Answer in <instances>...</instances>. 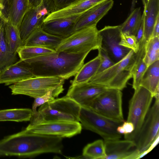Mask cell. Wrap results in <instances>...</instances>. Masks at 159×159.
Returning a JSON list of instances; mask_svg holds the SVG:
<instances>
[{
  "label": "cell",
  "instance_id": "31",
  "mask_svg": "<svg viewBox=\"0 0 159 159\" xmlns=\"http://www.w3.org/2000/svg\"><path fill=\"white\" fill-rule=\"evenodd\" d=\"M82 156L85 158L104 159L106 156L104 141L98 139L88 144L83 149Z\"/></svg>",
  "mask_w": 159,
  "mask_h": 159
},
{
  "label": "cell",
  "instance_id": "23",
  "mask_svg": "<svg viewBox=\"0 0 159 159\" xmlns=\"http://www.w3.org/2000/svg\"><path fill=\"white\" fill-rule=\"evenodd\" d=\"M139 86L149 91L154 97L156 91L159 88V60L147 67L142 77Z\"/></svg>",
  "mask_w": 159,
  "mask_h": 159
},
{
  "label": "cell",
  "instance_id": "37",
  "mask_svg": "<svg viewBox=\"0 0 159 159\" xmlns=\"http://www.w3.org/2000/svg\"><path fill=\"white\" fill-rule=\"evenodd\" d=\"M55 11L58 10L69 6L77 0H52Z\"/></svg>",
  "mask_w": 159,
  "mask_h": 159
},
{
  "label": "cell",
  "instance_id": "10",
  "mask_svg": "<svg viewBox=\"0 0 159 159\" xmlns=\"http://www.w3.org/2000/svg\"><path fill=\"white\" fill-rule=\"evenodd\" d=\"M159 98H155L150 108L143 123L133 141L140 155L154 141L159 132Z\"/></svg>",
  "mask_w": 159,
  "mask_h": 159
},
{
  "label": "cell",
  "instance_id": "24",
  "mask_svg": "<svg viewBox=\"0 0 159 159\" xmlns=\"http://www.w3.org/2000/svg\"><path fill=\"white\" fill-rule=\"evenodd\" d=\"M101 62V57L99 53L98 56L83 65L75 75L74 79L70 81L71 85L89 82L96 73Z\"/></svg>",
  "mask_w": 159,
  "mask_h": 159
},
{
  "label": "cell",
  "instance_id": "14",
  "mask_svg": "<svg viewBox=\"0 0 159 159\" xmlns=\"http://www.w3.org/2000/svg\"><path fill=\"white\" fill-rule=\"evenodd\" d=\"M106 157L104 159H137L140 155L133 140H105Z\"/></svg>",
  "mask_w": 159,
  "mask_h": 159
},
{
  "label": "cell",
  "instance_id": "17",
  "mask_svg": "<svg viewBox=\"0 0 159 159\" xmlns=\"http://www.w3.org/2000/svg\"><path fill=\"white\" fill-rule=\"evenodd\" d=\"M22 63L20 60L0 70V84L8 86L35 77L30 67Z\"/></svg>",
  "mask_w": 159,
  "mask_h": 159
},
{
  "label": "cell",
  "instance_id": "21",
  "mask_svg": "<svg viewBox=\"0 0 159 159\" xmlns=\"http://www.w3.org/2000/svg\"><path fill=\"white\" fill-rule=\"evenodd\" d=\"M142 16L144 21L143 39L147 43L151 38L155 23L159 16V0H148L144 6Z\"/></svg>",
  "mask_w": 159,
  "mask_h": 159
},
{
  "label": "cell",
  "instance_id": "41",
  "mask_svg": "<svg viewBox=\"0 0 159 159\" xmlns=\"http://www.w3.org/2000/svg\"><path fill=\"white\" fill-rule=\"evenodd\" d=\"M156 37H159V16H158L155 23L151 38Z\"/></svg>",
  "mask_w": 159,
  "mask_h": 159
},
{
  "label": "cell",
  "instance_id": "39",
  "mask_svg": "<svg viewBox=\"0 0 159 159\" xmlns=\"http://www.w3.org/2000/svg\"><path fill=\"white\" fill-rule=\"evenodd\" d=\"M144 33V21L142 16V20L140 27L135 36L137 42L139 44L141 42L143 38Z\"/></svg>",
  "mask_w": 159,
  "mask_h": 159
},
{
  "label": "cell",
  "instance_id": "45",
  "mask_svg": "<svg viewBox=\"0 0 159 159\" xmlns=\"http://www.w3.org/2000/svg\"><path fill=\"white\" fill-rule=\"evenodd\" d=\"M148 0H141L144 6L147 3Z\"/></svg>",
  "mask_w": 159,
  "mask_h": 159
},
{
  "label": "cell",
  "instance_id": "44",
  "mask_svg": "<svg viewBox=\"0 0 159 159\" xmlns=\"http://www.w3.org/2000/svg\"><path fill=\"white\" fill-rule=\"evenodd\" d=\"M136 3V0H132L130 9V12L132 11L134 9Z\"/></svg>",
  "mask_w": 159,
  "mask_h": 159
},
{
  "label": "cell",
  "instance_id": "27",
  "mask_svg": "<svg viewBox=\"0 0 159 159\" xmlns=\"http://www.w3.org/2000/svg\"><path fill=\"white\" fill-rule=\"evenodd\" d=\"M4 37L11 51L17 54L18 48L24 45L20 37L19 29L9 21L6 22L4 25Z\"/></svg>",
  "mask_w": 159,
  "mask_h": 159
},
{
  "label": "cell",
  "instance_id": "30",
  "mask_svg": "<svg viewBox=\"0 0 159 159\" xmlns=\"http://www.w3.org/2000/svg\"><path fill=\"white\" fill-rule=\"evenodd\" d=\"M56 52L55 50L44 48L23 45L18 48L17 53L20 60L24 62L27 60Z\"/></svg>",
  "mask_w": 159,
  "mask_h": 159
},
{
  "label": "cell",
  "instance_id": "4",
  "mask_svg": "<svg viewBox=\"0 0 159 159\" xmlns=\"http://www.w3.org/2000/svg\"><path fill=\"white\" fill-rule=\"evenodd\" d=\"M137 52L131 50L122 59L103 71L95 74L89 81L107 89L122 90L132 78Z\"/></svg>",
  "mask_w": 159,
  "mask_h": 159
},
{
  "label": "cell",
  "instance_id": "25",
  "mask_svg": "<svg viewBox=\"0 0 159 159\" xmlns=\"http://www.w3.org/2000/svg\"><path fill=\"white\" fill-rule=\"evenodd\" d=\"M146 43L143 40L139 45V49L137 52V57L132 72V88L134 90L139 86L142 77L148 67L143 60Z\"/></svg>",
  "mask_w": 159,
  "mask_h": 159
},
{
  "label": "cell",
  "instance_id": "15",
  "mask_svg": "<svg viewBox=\"0 0 159 159\" xmlns=\"http://www.w3.org/2000/svg\"><path fill=\"white\" fill-rule=\"evenodd\" d=\"M107 89L101 85L88 82L71 85L66 96L80 106L88 107L93 101Z\"/></svg>",
  "mask_w": 159,
  "mask_h": 159
},
{
  "label": "cell",
  "instance_id": "7",
  "mask_svg": "<svg viewBox=\"0 0 159 159\" xmlns=\"http://www.w3.org/2000/svg\"><path fill=\"white\" fill-rule=\"evenodd\" d=\"M151 93L139 86L134 90L129 102L127 121L131 122L134 129L131 133L124 135L125 139L134 140L143 123L153 98Z\"/></svg>",
  "mask_w": 159,
  "mask_h": 159
},
{
  "label": "cell",
  "instance_id": "12",
  "mask_svg": "<svg viewBox=\"0 0 159 159\" xmlns=\"http://www.w3.org/2000/svg\"><path fill=\"white\" fill-rule=\"evenodd\" d=\"M38 134L63 138H70L81 133L82 126L79 122L48 121L33 125L25 128Z\"/></svg>",
  "mask_w": 159,
  "mask_h": 159
},
{
  "label": "cell",
  "instance_id": "42",
  "mask_svg": "<svg viewBox=\"0 0 159 159\" xmlns=\"http://www.w3.org/2000/svg\"><path fill=\"white\" fill-rule=\"evenodd\" d=\"M43 0H29L30 8L36 7L39 5Z\"/></svg>",
  "mask_w": 159,
  "mask_h": 159
},
{
  "label": "cell",
  "instance_id": "20",
  "mask_svg": "<svg viewBox=\"0 0 159 159\" xmlns=\"http://www.w3.org/2000/svg\"><path fill=\"white\" fill-rule=\"evenodd\" d=\"M63 39L45 32L40 28L34 30L30 35L24 42V45L55 50Z\"/></svg>",
  "mask_w": 159,
  "mask_h": 159
},
{
  "label": "cell",
  "instance_id": "38",
  "mask_svg": "<svg viewBox=\"0 0 159 159\" xmlns=\"http://www.w3.org/2000/svg\"><path fill=\"white\" fill-rule=\"evenodd\" d=\"M159 140V134L157 135L154 141L150 145L148 148L143 152L137 158L139 159L144 157L149 152H151L158 144Z\"/></svg>",
  "mask_w": 159,
  "mask_h": 159
},
{
  "label": "cell",
  "instance_id": "28",
  "mask_svg": "<svg viewBox=\"0 0 159 159\" xmlns=\"http://www.w3.org/2000/svg\"><path fill=\"white\" fill-rule=\"evenodd\" d=\"M32 113L30 108H14L0 110V121L17 122L30 120Z\"/></svg>",
  "mask_w": 159,
  "mask_h": 159
},
{
  "label": "cell",
  "instance_id": "29",
  "mask_svg": "<svg viewBox=\"0 0 159 159\" xmlns=\"http://www.w3.org/2000/svg\"><path fill=\"white\" fill-rule=\"evenodd\" d=\"M16 54L11 51L6 43L4 26L0 33V70L16 62Z\"/></svg>",
  "mask_w": 159,
  "mask_h": 159
},
{
  "label": "cell",
  "instance_id": "16",
  "mask_svg": "<svg viewBox=\"0 0 159 159\" xmlns=\"http://www.w3.org/2000/svg\"><path fill=\"white\" fill-rule=\"evenodd\" d=\"M113 4V0H107L92 7L81 14L75 25L73 33L86 27L96 26L112 8Z\"/></svg>",
  "mask_w": 159,
  "mask_h": 159
},
{
  "label": "cell",
  "instance_id": "3",
  "mask_svg": "<svg viewBox=\"0 0 159 159\" xmlns=\"http://www.w3.org/2000/svg\"><path fill=\"white\" fill-rule=\"evenodd\" d=\"M81 106L66 96L41 105L37 113H32L30 125L48 121L80 122Z\"/></svg>",
  "mask_w": 159,
  "mask_h": 159
},
{
  "label": "cell",
  "instance_id": "34",
  "mask_svg": "<svg viewBox=\"0 0 159 159\" xmlns=\"http://www.w3.org/2000/svg\"><path fill=\"white\" fill-rule=\"evenodd\" d=\"M119 44L122 46L132 50L136 53L139 49V45L135 36L126 34L121 32Z\"/></svg>",
  "mask_w": 159,
  "mask_h": 159
},
{
  "label": "cell",
  "instance_id": "11",
  "mask_svg": "<svg viewBox=\"0 0 159 159\" xmlns=\"http://www.w3.org/2000/svg\"><path fill=\"white\" fill-rule=\"evenodd\" d=\"M55 11L52 0H43L38 6L30 9L24 16L19 29L24 44L34 30L41 28L46 17Z\"/></svg>",
  "mask_w": 159,
  "mask_h": 159
},
{
  "label": "cell",
  "instance_id": "35",
  "mask_svg": "<svg viewBox=\"0 0 159 159\" xmlns=\"http://www.w3.org/2000/svg\"><path fill=\"white\" fill-rule=\"evenodd\" d=\"M98 50V53L99 54L101 57V62L96 74L103 71L115 64L103 50L100 48H99Z\"/></svg>",
  "mask_w": 159,
  "mask_h": 159
},
{
  "label": "cell",
  "instance_id": "36",
  "mask_svg": "<svg viewBox=\"0 0 159 159\" xmlns=\"http://www.w3.org/2000/svg\"><path fill=\"white\" fill-rule=\"evenodd\" d=\"M9 0H0V17L5 22L8 21V6Z\"/></svg>",
  "mask_w": 159,
  "mask_h": 159
},
{
  "label": "cell",
  "instance_id": "8",
  "mask_svg": "<svg viewBox=\"0 0 159 159\" xmlns=\"http://www.w3.org/2000/svg\"><path fill=\"white\" fill-rule=\"evenodd\" d=\"M65 80L57 77H34L12 84L9 88L12 95H24L35 98L63 86Z\"/></svg>",
  "mask_w": 159,
  "mask_h": 159
},
{
  "label": "cell",
  "instance_id": "32",
  "mask_svg": "<svg viewBox=\"0 0 159 159\" xmlns=\"http://www.w3.org/2000/svg\"><path fill=\"white\" fill-rule=\"evenodd\" d=\"M159 60V37L151 38L146 43L143 60L147 67Z\"/></svg>",
  "mask_w": 159,
  "mask_h": 159
},
{
  "label": "cell",
  "instance_id": "18",
  "mask_svg": "<svg viewBox=\"0 0 159 159\" xmlns=\"http://www.w3.org/2000/svg\"><path fill=\"white\" fill-rule=\"evenodd\" d=\"M80 15L59 18L43 22L41 28L50 34L65 39L73 33L74 26Z\"/></svg>",
  "mask_w": 159,
  "mask_h": 159
},
{
  "label": "cell",
  "instance_id": "2",
  "mask_svg": "<svg viewBox=\"0 0 159 159\" xmlns=\"http://www.w3.org/2000/svg\"><path fill=\"white\" fill-rule=\"evenodd\" d=\"M89 52L56 51L23 62L30 67L35 77H57L67 80L75 76Z\"/></svg>",
  "mask_w": 159,
  "mask_h": 159
},
{
  "label": "cell",
  "instance_id": "19",
  "mask_svg": "<svg viewBox=\"0 0 159 159\" xmlns=\"http://www.w3.org/2000/svg\"><path fill=\"white\" fill-rule=\"evenodd\" d=\"M107 0H77L63 9L48 15L43 22L59 18L80 15L92 7Z\"/></svg>",
  "mask_w": 159,
  "mask_h": 159
},
{
  "label": "cell",
  "instance_id": "22",
  "mask_svg": "<svg viewBox=\"0 0 159 159\" xmlns=\"http://www.w3.org/2000/svg\"><path fill=\"white\" fill-rule=\"evenodd\" d=\"M30 8L29 0H9L8 21L19 29L24 16Z\"/></svg>",
  "mask_w": 159,
  "mask_h": 159
},
{
  "label": "cell",
  "instance_id": "5",
  "mask_svg": "<svg viewBox=\"0 0 159 159\" xmlns=\"http://www.w3.org/2000/svg\"><path fill=\"white\" fill-rule=\"evenodd\" d=\"M79 120L82 127L98 134L104 140L118 139L122 137L116 129L123 123L107 118L88 107L81 106Z\"/></svg>",
  "mask_w": 159,
  "mask_h": 159
},
{
  "label": "cell",
  "instance_id": "6",
  "mask_svg": "<svg viewBox=\"0 0 159 159\" xmlns=\"http://www.w3.org/2000/svg\"><path fill=\"white\" fill-rule=\"evenodd\" d=\"M101 38L96 26L88 27L77 31L62 39L56 49L57 52L81 54L98 49Z\"/></svg>",
  "mask_w": 159,
  "mask_h": 159
},
{
  "label": "cell",
  "instance_id": "1",
  "mask_svg": "<svg viewBox=\"0 0 159 159\" xmlns=\"http://www.w3.org/2000/svg\"><path fill=\"white\" fill-rule=\"evenodd\" d=\"M62 139L34 134L25 128L0 140V156L31 158L47 153L62 154Z\"/></svg>",
  "mask_w": 159,
  "mask_h": 159
},
{
  "label": "cell",
  "instance_id": "33",
  "mask_svg": "<svg viewBox=\"0 0 159 159\" xmlns=\"http://www.w3.org/2000/svg\"><path fill=\"white\" fill-rule=\"evenodd\" d=\"M64 90L63 86H61L48 91L41 96L34 98L32 107V113H37L38 107L47 102L52 101L55 98L58 97L60 94L62 93Z\"/></svg>",
  "mask_w": 159,
  "mask_h": 159
},
{
  "label": "cell",
  "instance_id": "43",
  "mask_svg": "<svg viewBox=\"0 0 159 159\" xmlns=\"http://www.w3.org/2000/svg\"><path fill=\"white\" fill-rule=\"evenodd\" d=\"M5 23V20L0 17V33L2 28L4 26Z\"/></svg>",
  "mask_w": 159,
  "mask_h": 159
},
{
  "label": "cell",
  "instance_id": "40",
  "mask_svg": "<svg viewBox=\"0 0 159 159\" xmlns=\"http://www.w3.org/2000/svg\"><path fill=\"white\" fill-rule=\"evenodd\" d=\"M121 125L125 130V134L124 135L131 133L134 129L133 124L130 122L125 121Z\"/></svg>",
  "mask_w": 159,
  "mask_h": 159
},
{
  "label": "cell",
  "instance_id": "26",
  "mask_svg": "<svg viewBox=\"0 0 159 159\" xmlns=\"http://www.w3.org/2000/svg\"><path fill=\"white\" fill-rule=\"evenodd\" d=\"M142 15L140 7L134 8L125 21L120 25L121 32L135 36L141 24Z\"/></svg>",
  "mask_w": 159,
  "mask_h": 159
},
{
  "label": "cell",
  "instance_id": "9",
  "mask_svg": "<svg viewBox=\"0 0 159 159\" xmlns=\"http://www.w3.org/2000/svg\"><path fill=\"white\" fill-rule=\"evenodd\" d=\"M122 95L121 90L107 89L86 107L107 118L123 123Z\"/></svg>",
  "mask_w": 159,
  "mask_h": 159
},
{
  "label": "cell",
  "instance_id": "13",
  "mask_svg": "<svg viewBox=\"0 0 159 159\" xmlns=\"http://www.w3.org/2000/svg\"><path fill=\"white\" fill-rule=\"evenodd\" d=\"M101 38L100 48L115 63L124 58L131 50L120 45L121 31L120 25L106 26L98 30Z\"/></svg>",
  "mask_w": 159,
  "mask_h": 159
}]
</instances>
